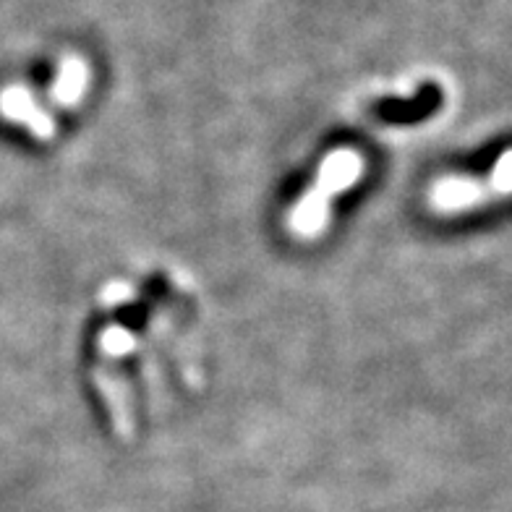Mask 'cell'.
Returning a JSON list of instances; mask_svg holds the SVG:
<instances>
[{
    "label": "cell",
    "instance_id": "obj_2",
    "mask_svg": "<svg viewBox=\"0 0 512 512\" xmlns=\"http://www.w3.org/2000/svg\"><path fill=\"white\" fill-rule=\"evenodd\" d=\"M136 351L134 332L123 324H108L97 337V364L92 377L100 390L102 400L108 405L113 418V429L118 437L128 439L134 434V408H131V390L123 371V358Z\"/></svg>",
    "mask_w": 512,
    "mask_h": 512
},
{
    "label": "cell",
    "instance_id": "obj_1",
    "mask_svg": "<svg viewBox=\"0 0 512 512\" xmlns=\"http://www.w3.org/2000/svg\"><path fill=\"white\" fill-rule=\"evenodd\" d=\"M361 173H364V160L356 149L340 147L330 152L319 165L311 189L290 209V230L298 238H317L330 225V207L335 196L356 186Z\"/></svg>",
    "mask_w": 512,
    "mask_h": 512
},
{
    "label": "cell",
    "instance_id": "obj_4",
    "mask_svg": "<svg viewBox=\"0 0 512 512\" xmlns=\"http://www.w3.org/2000/svg\"><path fill=\"white\" fill-rule=\"evenodd\" d=\"M0 115L6 121L24 123L32 131V136L42 139V142L53 139L55 126H58L53 115L45 113L37 105V100H34V95L27 87H6L0 92Z\"/></svg>",
    "mask_w": 512,
    "mask_h": 512
},
{
    "label": "cell",
    "instance_id": "obj_3",
    "mask_svg": "<svg viewBox=\"0 0 512 512\" xmlns=\"http://www.w3.org/2000/svg\"><path fill=\"white\" fill-rule=\"evenodd\" d=\"M489 181L476 178H442L429 191V202L439 212H458V209L476 207V204L492 199V196L510 194L512 191V149L499 157Z\"/></svg>",
    "mask_w": 512,
    "mask_h": 512
},
{
    "label": "cell",
    "instance_id": "obj_5",
    "mask_svg": "<svg viewBox=\"0 0 512 512\" xmlns=\"http://www.w3.org/2000/svg\"><path fill=\"white\" fill-rule=\"evenodd\" d=\"M87 89V68L81 61H66L61 66V74L50 87V100L61 108H74L76 102L84 97Z\"/></svg>",
    "mask_w": 512,
    "mask_h": 512
}]
</instances>
